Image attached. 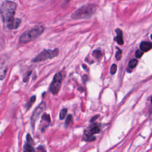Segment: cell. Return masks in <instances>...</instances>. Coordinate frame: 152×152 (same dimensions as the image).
Instances as JSON below:
<instances>
[{"label": "cell", "mask_w": 152, "mask_h": 152, "mask_svg": "<svg viewBox=\"0 0 152 152\" xmlns=\"http://www.w3.org/2000/svg\"><path fill=\"white\" fill-rule=\"evenodd\" d=\"M16 9V4L10 1H4L0 7V13L4 25L9 30L17 29L21 22L20 19L14 17Z\"/></svg>", "instance_id": "obj_1"}, {"label": "cell", "mask_w": 152, "mask_h": 152, "mask_svg": "<svg viewBox=\"0 0 152 152\" xmlns=\"http://www.w3.org/2000/svg\"><path fill=\"white\" fill-rule=\"evenodd\" d=\"M43 31V27L36 26L23 33L19 38V42L22 43H26L32 41L42 35Z\"/></svg>", "instance_id": "obj_2"}, {"label": "cell", "mask_w": 152, "mask_h": 152, "mask_svg": "<svg viewBox=\"0 0 152 152\" xmlns=\"http://www.w3.org/2000/svg\"><path fill=\"white\" fill-rule=\"evenodd\" d=\"M96 10V7L94 4L86 5L75 11L71 15V18L78 20L90 17L95 13Z\"/></svg>", "instance_id": "obj_3"}, {"label": "cell", "mask_w": 152, "mask_h": 152, "mask_svg": "<svg viewBox=\"0 0 152 152\" xmlns=\"http://www.w3.org/2000/svg\"><path fill=\"white\" fill-rule=\"evenodd\" d=\"M58 54H59V49L58 48L54 49L53 50L44 49L33 59L32 61L35 63H37V62L43 61L47 60L48 59H52L57 57L58 55Z\"/></svg>", "instance_id": "obj_4"}, {"label": "cell", "mask_w": 152, "mask_h": 152, "mask_svg": "<svg viewBox=\"0 0 152 152\" xmlns=\"http://www.w3.org/2000/svg\"><path fill=\"white\" fill-rule=\"evenodd\" d=\"M63 80L62 74L60 73H58L54 76V78L50 86V91L53 95H57L61 86Z\"/></svg>", "instance_id": "obj_5"}, {"label": "cell", "mask_w": 152, "mask_h": 152, "mask_svg": "<svg viewBox=\"0 0 152 152\" xmlns=\"http://www.w3.org/2000/svg\"><path fill=\"white\" fill-rule=\"evenodd\" d=\"M9 62V59L7 57H3L0 58V80H3L5 77Z\"/></svg>", "instance_id": "obj_6"}, {"label": "cell", "mask_w": 152, "mask_h": 152, "mask_svg": "<svg viewBox=\"0 0 152 152\" xmlns=\"http://www.w3.org/2000/svg\"><path fill=\"white\" fill-rule=\"evenodd\" d=\"M46 108V103L44 102H42L39 106H37L36 109L35 110V111L33 113V115L31 117V124L34 127L35 124L36 122L37 119L39 118L40 114L44 111V109Z\"/></svg>", "instance_id": "obj_7"}, {"label": "cell", "mask_w": 152, "mask_h": 152, "mask_svg": "<svg viewBox=\"0 0 152 152\" xmlns=\"http://www.w3.org/2000/svg\"><path fill=\"white\" fill-rule=\"evenodd\" d=\"M100 131V128L98 127L97 125L93 124L86 129L85 133L87 137H92L93 135L95 134H98Z\"/></svg>", "instance_id": "obj_8"}, {"label": "cell", "mask_w": 152, "mask_h": 152, "mask_svg": "<svg viewBox=\"0 0 152 152\" xmlns=\"http://www.w3.org/2000/svg\"><path fill=\"white\" fill-rule=\"evenodd\" d=\"M140 48L143 52H147L152 48V43L149 42H142L140 43Z\"/></svg>", "instance_id": "obj_9"}, {"label": "cell", "mask_w": 152, "mask_h": 152, "mask_svg": "<svg viewBox=\"0 0 152 152\" xmlns=\"http://www.w3.org/2000/svg\"><path fill=\"white\" fill-rule=\"evenodd\" d=\"M116 32L117 33V37H116V40L118 42V43L120 45H122L124 43V40H123V32L121 31V30L118 29L116 30Z\"/></svg>", "instance_id": "obj_10"}, {"label": "cell", "mask_w": 152, "mask_h": 152, "mask_svg": "<svg viewBox=\"0 0 152 152\" xmlns=\"http://www.w3.org/2000/svg\"><path fill=\"white\" fill-rule=\"evenodd\" d=\"M23 152H35V150L31 144H29L28 143L26 144L24 146Z\"/></svg>", "instance_id": "obj_11"}, {"label": "cell", "mask_w": 152, "mask_h": 152, "mask_svg": "<svg viewBox=\"0 0 152 152\" xmlns=\"http://www.w3.org/2000/svg\"><path fill=\"white\" fill-rule=\"evenodd\" d=\"M35 101H36V96H33L31 98H30V101H29V102L26 105L27 110H29L30 108V107H31V106H32V105L34 103Z\"/></svg>", "instance_id": "obj_12"}, {"label": "cell", "mask_w": 152, "mask_h": 152, "mask_svg": "<svg viewBox=\"0 0 152 152\" xmlns=\"http://www.w3.org/2000/svg\"><path fill=\"white\" fill-rule=\"evenodd\" d=\"M93 57H95L96 58L99 59L100 58L102 57V52L101 50H99V49H96L93 52Z\"/></svg>", "instance_id": "obj_13"}, {"label": "cell", "mask_w": 152, "mask_h": 152, "mask_svg": "<svg viewBox=\"0 0 152 152\" xmlns=\"http://www.w3.org/2000/svg\"><path fill=\"white\" fill-rule=\"evenodd\" d=\"M42 119L43 121H45V122H47L48 123H51V118L49 115L47 113H45L42 115Z\"/></svg>", "instance_id": "obj_14"}, {"label": "cell", "mask_w": 152, "mask_h": 152, "mask_svg": "<svg viewBox=\"0 0 152 152\" xmlns=\"http://www.w3.org/2000/svg\"><path fill=\"white\" fill-rule=\"evenodd\" d=\"M67 113V109L65 108L61 110V111L60 112V114H59V119L61 120H63L64 119V118L66 116V114Z\"/></svg>", "instance_id": "obj_15"}, {"label": "cell", "mask_w": 152, "mask_h": 152, "mask_svg": "<svg viewBox=\"0 0 152 152\" xmlns=\"http://www.w3.org/2000/svg\"><path fill=\"white\" fill-rule=\"evenodd\" d=\"M137 63H138V61L137 59H132L130 61V63H129V67L131 68H134L137 66Z\"/></svg>", "instance_id": "obj_16"}, {"label": "cell", "mask_w": 152, "mask_h": 152, "mask_svg": "<svg viewBox=\"0 0 152 152\" xmlns=\"http://www.w3.org/2000/svg\"><path fill=\"white\" fill-rule=\"evenodd\" d=\"M26 139H27V143H28L29 144H31V145H33V141L32 137L30 136V134H28L27 135Z\"/></svg>", "instance_id": "obj_17"}, {"label": "cell", "mask_w": 152, "mask_h": 152, "mask_svg": "<svg viewBox=\"0 0 152 152\" xmlns=\"http://www.w3.org/2000/svg\"><path fill=\"white\" fill-rule=\"evenodd\" d=\"M117 70V65L116 64H113L111 67V73L112 74H114Z\"/></svg>", "instance_id": "obj_18"}, {"label": "cell", "mask_w": 152, "mask_h": 152, "mask_svg": "<svg viewBox=\"0 0 152 152\" xmlns=\"http://www.w3.org/2000/svg\"><path fill=\"white\" fill-rule=\"evenodd\" d=\"M72 115H69L67 117V119H66V121H65V124L67 125H69L71 122L72 121Z\"/></svg>", "instance_id": "obj_19"}, {"label": "cell", "mask_w": 152, "mask_h": 152, "mask_svg": "<svg viewBox=\"0 0 152 152\" xmlns=\"http://www.w3.org/2000/svg\"><path fill=\"white\" fill-rule=\"evenodd\" d=\"M143 54V51L141 50H137L135 52V56L137 58H141Z\"/></svg>", "instance_id": "obj_20"}, {"label": "cell", "mask_w": 152, "mask_h": 152, "mask_svg": "<svg viewBox=\"0 0 152 152\" xmlns=\"http://www.w3.org/2000/svg\"><path fill=\"white\" fill-rule=\"evenodd\" d=\"M121 54H122V51L119 49L116 53V58L117 60H119L121 58Z\"/></svg>", "instance_id": "obj_21"}, {"label": "cell", "mask_w": 152, "mask_h": 152, "mask_svg": "<svg viewBox=\"0 0 152 152\" xmlns=\"http://www.w3.org/2000/svg\"><path fill=\"white\" fill-rule=\"evenodd\" d=\"M99 117V115H96V116H95V117H93L92 119H91V120H90V122L91 123H92V122H94V121Z\"/></svg>", "instance_id": "obj_22"}, {"label": "cell", "mask_w": 152, "mask_h": 152, "mask_svg": "<svg viewBox=\"0 0 152 152\" xmlns=\"http://www.w3.org/2000/svg\"><path fill=\"white\" fill-rule=\"evenodd\" d=\"M151 104H152V97H151Z\"/></svg>", "instance_id": "obj_23"}, {"label": "cell", "mask_w": 152, "mask_h": 152, "mask_svg": "<svg viewBox=\"0 0 152 152\" xmlns=\"http://www.w3.org/2000/svg\"><path fill=\"white\" fill-rule=\"evenodd\" d=\"M65 1H70V0H65Z\"/></svg>", "instance_id": "obj_24"}, {"label": "cell", "mask_w": 152, "mask_h": 152, "mask_svg": "<svg viewBox=\"0 0 152 152\" xmlns=\"http://www.w3.org/2000/svg\"><path fill=\"white\" fill-rule=\"evenodd\" d=\"M151 39H152V35H151Z\"/></svg>", "instance_id": "obj_25"}]
</instances>
